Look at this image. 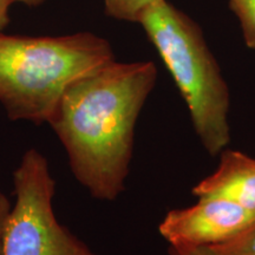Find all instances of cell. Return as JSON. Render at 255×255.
<instances>
[{
	"label": "cell",
	"instance_id": "3",
	"mask_svg": "<svg viewBox=\"0 0 255 255\" xmlns=\"http://www.w3.org/2000/svg\"><path fill=\"white\" fill-rule=\"evenodd\" d=\"M138 24L186 102L201 144L220 155L231 143V95L201 27L168 0L152 4Z\"/></svg>",
	"mask_w": 255,
	"mask_h": 255
},
{
	"label": "cell",
	"instance_id": "11",
	"mask_svg": "<svg viewBox=\"0 0 255 255\" xmlns=\"http://www.w3.org/2000/svg\"><path fill=\"white\" fill-rule=\"evenodd\" d=\"M12 205L9 203L5 194L0 190V255H2V234H4L5 221L11 210Z\"/></svg>",
	"mask_w": 255,
	"mask_h": 255
},
{
	"label": "cell",
	"instance_id": "7",
	"mask_svg": "<svg viewBox=\"0 0 255 255\" xmlns=\"http://www.w3.org/2000/svg\"><path fill=\"white\" fill-rule=\"evenodd\" d=\"M157 0H103L104 11L117 20L138 23L143 13Z\"/></svg>",
	"mask_w": 255,
	"mask_h": 255
},
{
	"label": "cell",
	"instance_id": "1",
	"mask_svg": "<svg viewBox=\"0 0 255 255\" xmlns=\"http://www.w3.org/2000/svg\"><path fill=\"white\" fill-rule=\"evenodd\" d=\"M156 79L152 62L114 60L73 82L47 123L95 199L115 201L126 190L136 123Z\"/></svg>",
	"mask_w": 255,
	"mask_h": 255
},
{
	"label": "cell",
	"instance_id": "12",
	"mask_svg": "<svg viewBox=\"0 0 255 255\" xmlns=\"http://www.w3.org/2000/svg\"><path fill=\"white\" fill-rule=\"evenodd\" d=\"M12 2H14L13 0H0V33L9 23L8 9Z\"/></svg>",
	"mask_w": 255,
	"mask_h": 255
},
{
	"label": "cell",
	"instance_id": "8",
	"mask_svg": "<svg viewBox=\"0 0 255 255\" xmlns=\"http://www.w3.org/2000/svg\"><path fill=\"white\" fill-rule=\"evenodd\" d=\"M229 7L240 21L246 45L255 50V0H229Z\"/></svg>",
	"mask_w": 255,
	"mask_h": 255
},
{
	"label": "cell",
	"instance_id": "13",
	"mask_svg": "<svg viewBox=\"0 0 255 255\" xmlns=\"http://www.w3.org/2000/svg\"><path fill=\"white\" fill-rule=\"evenodd\" d=\"M13 1L23 2V4L28 5V6H38V5H40L41 2L45 1V0H13Z\"/></svg>",
	"mask_w": 255,
	"mask_h": 255
},
{
	"label": "cell",
	"instance_id": "5",
	"mask_svg": "<svg viewBox=\"0 0 255 255\" xmlns=\"http://www.w3.org/2000/svg\"><path fill=\"white\" fill-rule=\"evenodd\" d=\"M255 222V210L221 199L169 210L158 226L171 247H213L238 237Z\"/></svg>",
	"mask_w": 255,
	"mask_h": 255
},
{
	"label": "cell",
	"instance_id": "4",
	"mask_svg": "<svg viewBox=\"0 0 255 255\" xmlns=\"http://www.w3.org/2000/svg\"><path fill=\"white\" fill-rule=\"evenodd\" d=\"M13 183L15 201L5 221L2 255H98L57 220L56 182L39 150L23 155Z\"/></svg>",
	"mask_w": 255,
	"mask_h": 255
},
{
	"label": "cell",
	"instance_id": "9",
	"mask_svg": "<svg viewBox=\"0 0 255 255\" xmlns=\"http://www.w3.org/2000/svg\"><path fill=\"white\" fill-rule=\"evenodd\" d=\"M212 248L220 255H255V222L238 237Z\"/></svg>",
	"mask_w": 255,
	"mask_h": 255
},
{
	"label": "cell",
	"instance_id": "6",
	"mask_svg": "<svg viewBox=\"0 0 255 255\" xmlns=\"http://www.w3.org/2000/svg\"><path fill=\"white\" fill-rule=\"evenodd\" d=\"M197 199H221L255 210V158L226 148L216 170L191 189Z\"/></svg>",
	"mask_w": 255,
	"mask_h": 255
},
{
	"label": "cell",
	"instance_id": "2",
	"mask_svg": "<svg viewBox=\"0 0 255 255\" xmlns=\"http://www.w3.org/2000/svg\"><path fill=\"white\" fill-rule=\"evenodd\" d=\"M115 60L110 43L90 32L62 37L0 33V104L12 121L49 123L77 79Z\"/></svg>",
	"mask_w": 255,
	"mask_h": 255
},
{
	"label": "cell",
	"instance_id": "10",
	"mask_svg": "<svg viewBox=\"0 0 255 255\" xmlns=\"http://www.w3.org/2000/svg\"><path fill=\"white\" fill-rule=\"evenodd\" d=\"M169 255H220L212 247H171L169 246Z\"/></svg>",
	"mask_w": 255,
	"mask_h": 255
}]
</instances>
